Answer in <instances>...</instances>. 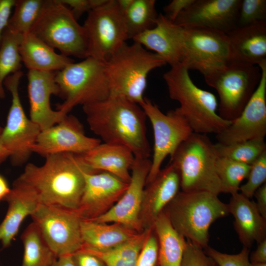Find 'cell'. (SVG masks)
Listing matches in <instances>:
<instances>
[{"label":"cell","instance_id":"obj_1","mask_svg":"<svg viewBox=\"0 0 266 266\" xmlns=\"http://www.w3.org/2000/svg\"><path fill=\"white\" fill-rule=\"evenodd\" d=\"M41 166L28 163L18 181L30 187L40 203L75 211L85 184V176L98 172L84 162L81 154L58 153L45 157Z\"/></svg>","mask_w":266,"mask_h":266},{"label":"cell","instance_id":"obj_2","mask_svg":"<svg viewBox=\"0 0 266 266\" xmlns=\"http://www.w3.org/2000/svg\"><path fill=\"white\" fill-rule=\"evenodd\" d=\"M82 108L90 129L104 143L125 146L135 158H149L146 116L139 104L110 95Z\"/></svg>","mask_w":266,"mask_h":266},{"label":"cell","instance_id":"obj_3","mask_svg":"<svg viewBox=\"0 0 266 266\" xmlns=\"http://www.w3.org/2000/svg\"><path fill=\"white\" fill-rule=\"evenodd\" d=\"M170 99L178 101L175 109L186 120L194 133H221L231 122L223 119L217 112L218 102L212 93L198 87L189 70L182 64L171 66L163 75Z\"/></svg>","mask_w":266,"mask_h":266},{"label":"cell","instance_id":"obj_4","mask_svg":"<svg viewBox=\"0 0 266 266\" xmlns=\"http://www.w3.org/2000/svg\"><path fill=\"white\" fill-rule=\"evenodd\" d=\"M164 211L179 234L203 249L208 246L211 224L229 214L218 195L202 191L179 192Z\"/></svg>","mask_w":266,"mask_h":266},{"label":"cell","instance_id":"obj_5","mask_svg":"<svg viewBox=\"0 0 266 266\" xmlns=\"http://www.w3.org/2000/svg\"><path fill=\"white\" fill-rule=\"evenodd\" d=\"M166 63L138 43L126 42L104 62L110 96L140 104L144 100L147 78L152 70Z\"/></svg>","mask_w":266,"mask_h":266},{"label":"cell","instance_id":"obj_6","mask_svg":"<svg viewBox=\"0 0 266 266\" xmlns=\"http://www.w3.org/2000/svg\"><path fill=\"white\" fill-rule=\"evenodd\" d=\"M170 158L179 171L182 191L222 193L216 170L218 156L207 134L193 132Z\"/></svg>","mask_w":266,"mask_h":266},{"label":"cell","instance_id":"obj_7","mask_svg":"<svg viewBox=\"0 0 266 266\" xmlns=\"http://www.w3.org/2000/svg\"><path fill=\"white\" fill-rule=\"evenodd\" d=\"M55 81L64 101L56 110L67 114L75 106H82L106 99L110 90L104 62L88 57L56 72Z\"/></svg>","mask_w":266,"mask_h":266},{"label":"cell","instance_id":"obj_8","mask_svg":"<svg viewBox=\"0 0 266 266\" xmlns=\"http://www.w3.org/2000/svg\"><path fill=\"white\" fill-rule=\"evenodd\" d=\"M30 33L66 56L83 59L88 57L83 27L60 0H45Z\"/></svg>","mask_w":266,"mask_h":266},{"label":"cell","instance_id":"obj_9","mask_svg":"<svg viewBox=\"0 0 266 266\" xmlns=\"http://www.w3.org/2000/svg\"><path fill=\"white\" fill-rule=\"evenodd\" d=\"M261 76L262 70L258 66L231 61L204 79L218 93L220 117L230 122L237 118L256 90Z\"/></svg>","mask_w":266,"mask_h":266},{"label":"cell","instance_id":"obj_10","mask_svg":"<svg viewBox=\"0 0 266 266\" xmlns=\"http://www.w3.org/2000/svg\"><path fill=\"white\" fill-rule=\"evenodd\" d=\"M182 27L180 63L189 70H197L205 79L232 61L227 34L208 28Z\"/></svg>","mask_w":266,"mask_h":266},{"label":"cell","instance_id":"obj_11","mask_svg":"<svg viewBox=\"0 0 266 266\" xmlns=\"http://www.w3.org/2000/svg\"><path fill=\"white\" fill-rule=\"evenodd\" d=\"M23 76V72L20 70L7 76L3 82L4 87L11 94L12 100L2 129L1 141L14 166H21L27 162L41 131L39 126L27 116L20 100L19 85Z\"/></svg>","mask_w":266,"mask_h":266},{"label":"cell","instance_id":"obj_12","mask_svg":"<svg viewBox=\"0 0 266 266\" xmlns=\"http://www.w3.org/2000/svg\"><path fill=\"white\" fill-rule=\"evenodd\" d=\"M88 57L106 62L128 39L123 14L116 0L107 1L88 13L82 25Z\"/></svg>","mask_w":266,"mask_h":266},{"label":"cell","instance_id":"obj_13","mask_svg":"<svg viewBox=\"0 0 266 266\" xmlns=\"http://www.w3.org/2000/svg\"><path fill=\"white\" fill-rule=\"evenodd\" d=\"M153 130L154 144L151 165L146 185L161 170L164 160L173 154L180 145L193 133L186 120L175 109L164 113L159 106L145 98L139 104Z\"/></svg>","mask_w":266,"mask_h":266},{"label":"cell","instance_id":"obj_14","mask_svg":"<svg viewBox=\"0 0 266 266\" xmlns=\"http://www.w3.org/2000/svg\"><path fill=\"white\" fill-rule=\"evenodd\" d=\"M31 217L58 258L82 248V219L75 211L40 203Z\"/></svg>","mask_w":266,"mask_h":266},{"label":"cell","instance_id":"obj_15","mask_svg":"<svg viewBox=\"0 0 266 266\" xmlns=\"http://www.w3.org/2000/svg\"><path fill=\"white\" fill-rule=\"evenodd\" d=\"M151 160L135 158L131 167L128 187L120 199L103 214L92 220L97 222L117 223L136 233L144 231L140 213L146 179Z\"/></svg>","mask_w":266,"mask_h":266},{"label":"cell","instance_id":"obj_16","mask_svg":"<svg viewBox=\"0 0 266 266\" xmlns=\"http://www.w3.org/2000/svg\"><path fill=\"white\" fill-rule=\"evenodd\" d=\"M100 143V139L85 134L75 116L67 114L57 124L40 131L32 150L44 157L63 153L82 154Z\"/></svg>","mask_w":266,"mask_h":266},{"label":"cell","instance_id":"obj_17","mask_svg":"<svg viewBox=\"0 0 266 266\" xmlns=\"http://www.w3.org/2000/svg\"><path fill=\"white\" fill-rule=\"evenodd\" d=\"M262 76L253 95L239 116L216 135L218 143L228 145L266 134V64L260 66Z\"/></svg>","mask_w":266,"mask_h":266},{"label":"cell","instance_id":"obj_18","mask_svg":"<svg viewBox=\"0 0 266 266\" xmlns=\"http://www.w3.org/2000/svg\"><path fill=\"white\" fill-rule=\"evenodd\" d=\"M241 0H194L178 16L174 23L183 27H199L226 34L237 27Z\"/></svg>","mask_w":266,"mask_h":266},{"label":"cell","instance_id":"obj_19","mask_svg":"<svg viewBox=\"0 0 266 266\" xmlns=\"http://www.w3.org/2000/svg\"><path fill=\"white\" fill-rule=\"evenodd\" d=\"M128 185L108 172L86 174L84 191L75 212L82 220H92L103 214L120 199Z\"/></svg>","mask_w":266,"mask_h":266},{"label":"cell","instance_id":"obj_20","mask_svg":"<svg viewBox=\"0 0 266 266\" xmlns=\"http://www.w3.org/2000/svg\"><path fill=\"white\" fill-rule=\"evenodd\" d=\"M56 72L28 70V93L30 104V118L41 130L60 122L67 114L51 106L52 95L58 96L59 89L55 81Z\"/></svg>","mask_w":266,"mask_h":266},{"label":"cell","instance_id":"obj_21","mask_svg":"<svg viewBox=\"0 0 266 266\" xmlns=\"http://www.w3.org/2000/svg\"><path fill=\"white\" fill-rule=\"evenodd\" d=\"M144 189L140 213L143 230L153 229L154 223L166 205L179 192V172L171 162L161 169Z\"/></svg>","mask_w":266,"mask_h":266},{"label":"cell","instance_id":"obj_22","mask_svg":"<svg viewBox=\"0 0 266 266\" xmlns=\"http://www.w3.org/2000/svg\"><path fill=\"white\" fill-rule=\"evenodd\" d=\"M183 28L159 14L153 28L134 37L133 42L159 55L170 66L180 63Z\"/></svg>","mask_w":266,"mask_h":266},{"label":"cell","instance_id":"obj_23","mask_svg":"<svg viewBox=\"0 0 266 266\" xmlns=\"http://www.w3.org/2000/svg\"><path fill=\"white\" fill-rule=\"evenodd\" d=\"M4 200L8 203V209L0 224V242L2 248L11 245L24 219L31 216L40 203L35 192L16 179Z\"/></svg>","mask_w":266,"mask_h":266},{"label":"cell","instance_id":"obj_24","mask_svg":"<svg viewBox=\"0 0 266 266\" xmlns=\"http://www.w3.org/2000/svg\"><path fill=\"white\" fill-rule=\"evenodd\" d=\"M227 204L243 247L250 249L255 242L258 244L266 239V219L259 212L255 201L237 192L231 195Z\"/></svg>","mask_w":266,"mask_h":266},{"label":"cell","instance_id":"obj_25","mask_svg":"<svg viewBox=\"0 0 266 266\" xmlns=\"http://www.w3.org/2000/svg\"><path fill=\"white\" fill-rule=\"evenodd\" d=\"M227 34L232 61L259 67L266 64V22L238 27Z\"/></svg>","mask_w":266,"mask_h":266},{"label":"cell","instance_id":"obj_26","mask_svg":"<svg viewBox=\"0 0 266 266\" xmlns=\"http://www.w3.org/2000/svg\"><path fill=\"white\" fill-rule=\"evenodd\" d=\"M81 155L86 164L93 170L110 173L129 183L130 170L134 156L127 147L100 143Z\"/></svg>","mask_w":266,"mask_h":266},{"label":"cell","instance_id":"obj_27","mask_svg":"<svg viewBox=\"0 0 266 266\" xmlns=\"http://www.w3.org/2000/svg\"><path fill=\"white\" fill-rule=\"evenodd\" d=\"M19 52L22 63L28 70L57 72L74 62L71 57L57 53L31 33L23 35Z\"/></svg>","mask_w":266,"mask_h":266},{"label":"cell","instance_id":"obj_28","mask_svg":"<svg viewBox=\"0 0 266 266\" xmlns=\"http://www.w3.org/2000/svg\"><path fill=\"white\" fill-rule=\"evenodd\" d=\"M80 229L82 248L99 251L113 248L138 233L117 223L90 220H82Z\"/></svg>","mask_w":266,"mask_h":266},{"label":"cell","instance_id":"obj_29","mask_svg":"<svg viewBox=\"0 0 266 266\" xmlns=\"http://www.w3.org/2000/svg\"><path fill=\"white\" fill-rule=\"evenodd\" d=\"M153 228L158 242V266H181L187 240L174 229L164 211Z\"/></svg>","mask_w":266,"mask_h":266},{"label":"cell","instance_id":"obj_30","mask_svg":"<svg viewBox=\"0 0 266 266\" xmlns=\"http://www.w3.org/2000/svg\"><path fill=\"white\" fill-rule=\"evenodd\" d=\"M24 247L21 266H53L58 257L33 222L21 235Z\"/></svg>","mask_w":266,"mask_h":266},{"label":"cell","instance_id":"obj_31","mask_svg":"<svg viewBox=\"0 0 266 266\" xmlns=\"http://www.w3.org/2000/svg\"><path fill=\"white\" fill-rule=\"evenodd\" d=\"M152 230L146 229L110 249L99 251L82 248L99 257L106 266H134L145 240Z\"/></svg>","mask_w":266,"mask_h":266},{"label":"cell","instance_id":"obj_32","mask_svg":"<svg viewBox=\"0 0 266 266\" xmlns=\"http://www.w3.org/2000/svg\"><path fill=\"white\" fill-rule=\"evenodd\" d=\"M22 36L7 28L3 32L0 45V99L5 97L3 86L5 78L21 70L22 62L19 46Z\"/></svg>","mask_w":266,"mask_h":266},{"label":"cell","instance_id":"obj_33","mask_svg":"<svg viewBox=\"0 0 266 266\" xmlns=\"http://www.w3.org/2000/svg\"><path fill=\"white\" fill-rule=\"evenodd\" d=\"M155 4V0H133L123 14L128 39L155 27L159 15Z\"/></svg>","mask_w":266,"mask_h":266},{"label":"cell","instance_id":"obj_34","mask_svg":"<svg viewBox=\"0 0 266 266\" xmlns=\"http://www.w3.org/2000/svg\"><path fill=\"white\" fill-rule=\"evenodd\" d=\"M219 157L251 165L266 150L265 138H257L228 145L214 144Z\"/></svg>","mask_w":266,"mask_h":266},{"label":"cell","instance_id":"obj_35","mask_svg":"<svg viewBox=\"0 0 266 266\" xmlns=\"http://www.w3.org/2000/svg\"><path fill=\"white\" fill-rule=\"evenodd\" d=\"M44 2L45 0H16L7 28L22 35L30 33Z\"/></svg>","mask_w":266,"mask_h":266},{"label":"cell","instance_id":"obj_36","mask_svg":"<svg viewBox=\"0 0 266 266\" xmlns=\"http://www.w3.org/2000/svg\"><path fill=\"white\" fill-rule=\"evenodd\" d=\"M250 167L251 165L218 157L216 170L222 193L232 195L238 192L240 183L247 178Z\"/></svg>","mask_w":266,"mask_h":266},{"label":"cell","instance_id":"obj_37","mask_svg":"<svg viewBox=\"0 0 266 266\" xmlns=\"http://www.w3.org/2000/svg\"><path fill=\"white\" fill-rule=\"evenodd\" d=\"M266 22V0H241L237 27Z\"/></svg>","mask_w":266,"mask_h":266},{"label":"cell","instance_id":"obj_38","mask_svg":"<svg viewBox=\"0 0 266 266\" xmlns=\"http://www.w3.org/2000/svg\"><path fill=\"white\" fill-rule=\"evenodd\" d=\"M246 182L240 186V193L251 199L255 192L266 181V150L251 165Z\"/></svg>","mask_w":266,"mask_h":266},{"label":"cell","instance_id":"obj_39","mask_svg":"<svg viewBox=\"0 0 266 266\" xmlns=\"http://www.w3.org/2000/svg\"><path fill=\"white\" fill-rule=\"evenodd\" d=\"M205 253L210 257L218 266H250V249L243 247L236 254L222 253L209 246L204 249Z\"/></svg>","mask_w":266,"mask_h":266},{"label":"cell","instance_id":"obj_40","mask_svg":"<svg viewBox=\"0 0 266 266\" xmlns=\"http://www.w3.org/2000/svg\"><path fill=\"white\" fill-rule=\"evenodd\" d=\"M187 240L181 266H218L204 249Z\"/></svg>","mask_w":266,"mask_h":266},{"label":"cell","instance_id":"obj_41","mask_svg":"<svg viewBox=\"0 0 266 266\" xmlns=\"http://www.w3.org/2000/svg\"><path fill=\"white\" fill-rule=\"evenodd\" d=\"M158 259V242L153 229L148 234L134 266H156Z\"/></svg>","mask_w":266,"mask_h":266},{"label":"cell","instance_id":"obj_42","mask_svg":"<svg viewBox=\"0 0 266 266\" xmlns=\"http://www.w3.org/2000/svg\"><path fill=\"white\" fill-rule=\"evenodd\" d=\"M108 0H60L71 10L77 20L84 13L105 4Z\"/></svg>","mask_w":266,"mask_h":266},{"label":"cell","instance_id":"obj_43","mask_svg":"<svg viewBox=\"0 0 266 266\" xmlns=\"http://www.w3.org/2000/svg\"><path fill=\"white\" fill-rule=\"evenodd\" d=\"M71 256L76 266H106L99 257L82 249Z\"/></svg>","mask_w":266,"mask_h":266},{"label":"cell","instance_id":"obj_44","mask_svg":"<svg viewBox=\"0 0 266 266\" xmlns=\"http://www.w3.org/2000/svg\"><path fill=\"white\" fill-rule=\"evenodd\" d=\"M194 0H172L164 8L165 15L171 21L174 22L180 13Z\"/></svg>","mask_w":266,"mask_h":266},{"label":"cell","instance_id":"obj_45","mask_svg":"<svg viewBox=\"0 0 266 266\" xmlns=\"http://www.w3.org/2000/svg\"><path fill=\"white\" fill-rule=\"evenodd\" d=\"M16 0H0V45L7 28Z\"/></svg>","mask_w":266,"mask_h":266},{"label":"cell","instance_id":"obj_46","mask_svg":"<svg viewBox=\"0 0 266 266\" xmlns=\"http://www.w3.org/2000/svg\"><path fill=\"white\" fill-rule=\"evenodd\" d=\"M253 196L257 200L256 203L259 212L266 219V183L256 190Z\"/></svg>","mask_w":266,"mask_h":266},{"label":"cell","instance_id":"obj_47","mask_svg":"<svg viewBox=\"0 0 266 266\" xmlns=\"http://www.w3.org/2000/svg\"><path fill=\"white\" fill-rule=\"evenodd\" d=\"M257 245V249L251 253L249 261L252 264L266 263V239Z\"/></svg>","mask_w":266,"mask_h":266},{"label":"cell","instance_id":"obj_48","mask_svg":"<svg viewBox=\"0 0 266 266\" xmlns=\"http://www.w3.org/2000/svg\"><path fill=\"white\" fill-rule=\"evenodd\" d=\"M10 190L6 180L0 174V202L4 200Z\"/></svg>","mask_w":266,"mask_h":266},{"label":"cell","instance_id":"obj_49","mask_svg":"<svg viewBox=\"0 0 266 266\" xmlns=\"http://www.w3.org/2000/svg\"><path fill=\"white\" fill-rule=\"evenodd\" d=\"M53 266H76L71 255L60 257Z\"/></svg>","mask_w":266,"mask_h":266},{"label":"cell","instance_id":"obj_50","mask_svg":"<svg viewBox=\"0 0 266 266\" xmlns=\"http://www.w3.org/2000/svg\"><path fill=\"white\" fill-rule=\"evenodd\" d=\"M2 129L0 126V165L3 163L9 158V154L6 148L4 147L1 141V133Z\"/></svg>","mask_w":266,"mask_h":266},{"label":"cell","instance_id":"obj_51","mask_svg":"<svg viewBox=\"0 0 266 266\" xmlns=\"http://www.w3.org/2000/svg\"><path fill=\"white\" fill-rule=\"evenodd\" d=\"M250 266H266V263H262V264H252V263H251Z\"/></svg>","mask_w":266,"mask_h":266},{"label":"cell","instance_id":"obj_52","mask_svg":"<svg viewBox=\"0 0 266 266\" xmlns=\"http://www.w3.org/2000/svg\"></svg>","mask_w":266,"mask_h":266}]
</instances>
